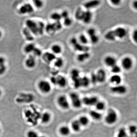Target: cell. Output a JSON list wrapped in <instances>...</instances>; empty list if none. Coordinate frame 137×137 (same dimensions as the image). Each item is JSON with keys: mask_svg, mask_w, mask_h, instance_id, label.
Segmentation results:
<instances>
[{"mask_svg": "<svg viewBox=\"0 0 137 137\" xmlns=\"http://www.w3.org/2000/svg\"><path fill=\"white\" fill-rule=\"evenodd\" d=\"M118 116L116 111L113 109H110L107 111L105 117V121L107 124L112 125L116 123Z\"/></svg>", "mask_w": 137, "mask_h": 137, "instance_id": "1", "label": "cell"}, {"mask_svg": "<svg viewBox=\"0 0 137 137\" xmlns=\"http://www.w3.org/2000/svg\"><path fill=\"white\" fill-rule=\"evenodd\" d=\"M121 67L126 71L131 70L133 67L134 61L129 56H126L122 59L121 61Z\"/></svg>", "mask_w": 137, "mask_h": 137, "instance_id": "2", "label": "cell"}, {"mask_svg": "<svg viewBox=\"0 0 137 137\" xmlns=\"http://www.w3.org/2000/svg\"><path fill=\"white\" fill-rule=\"evenodd\" d=\"M37 86L40 91L44 94L49 93L52 90L51 83L47 80H40L38 83Z\"/></svg>", "mask_w": 137, "mask_h": 137, "instance_id": "3", "label": "cell"}, {"mask_svg": "<svg viewBox=\"0 0 137 137\" xmlns=\"http://www.w3.org/2000/svg\"><path fill=\"white\" fill-rule=\"evenodd\" d=\"M70 97L71 100L72 105L74 108L79 109L82 106V100L79 96L76 93L72 92L70 94Z\"/></svg>", "mask_w": 137, "mask_h": 137, "instance_id": "4", "label": "cell"}, {"mask_svg": "<svg viewBox=\"0 0 137 137\" xmlns=\"http://www.w3.org/2000/svg\"><path fill=\"white\" fill-rule=\"evenodd\" d=\"M26 28L34 35H39L38 23L34 20L28 19L26 22Z\"/></svg>", "mask_w": 137, "mask_h": 137, "instance_id": "5", "label": "cell"}, {"mask_svg": "<svg viewBox=\"0 0 137 137\" xmlns=\"http://www.w3.org/2000/svg\"><path fill=\"white\" fill-rule=\"evenodd\" d=\"M57 102L58 105L63 109L67 110L70 108V102L64 95L59 96L57 98Z\"/></svg>", "mask_w": 137, "mask_h": 137, "instance_id": "6", "label": "cell"}, {"mask_svg": "<svg viewBox=\"0 0 137 137\" xmlns=\"http://www.w3.org/2000/svg\"><path fill=\"white\" fill-rule=\"evenodd\" d=\"M117 39H123L125 38L127 35V30L125 28L122 26L117 27L113 29Z\"/></svg>", "mask_w": 137, "mask_h": 137, "instance_id": "7", "label": "cell"}, {"mask_svg": "<svg viewBox=\"0 0 137 137\" xmlns=\"http://www.w3.org/2000/svg\"><path fill=\"white\" fill-rule=\"evenodd\" d=\"M101 4V1L98 0H92L89 1L84 3L83 4V7L85 10H91L93 9L97 8L100 6Z\"/></svg>", "mask_w": 137, "mask_h": 137, "instance_id": "8", "label": "cell"}, {"mask_svg": "<svg viewBox=\"0 0 137 137\" xmlns=\"http://www.w3.org/2000/svg\"><path fill=\"white\" fill-rule=\"evenodd\" d=\"M34 11V7L29 3L25 4L21 6L18 10L19 13L21 15L30 14L33 13Z\"/></svg>", "mask_w": 137, "mask_h": 137, "instance_id": "9", "label": "cell"}, {"mask_svg": "<svg viewBox=\"0 0 137 137\" xmlns=\"http://www.w3.org/2000/svg\"><path fill=\"white\" fill-rule=\"evenodd\" d=\"M110 91L112 93L119 95H124L127 91V88L125 86L120 85L113 86L110 88Z\"/></svg>", "mask_w": 137, "mask_h": 137, "instance_id": "10", "label": "cell"}, {"mask_svg": "<svg viewBox=\"0 0 137 137\" xmlns=\"http://www.w3.org/2000/svg\"><path fill=\"white\" fill-rule=\"evenodd\" d=\"M98 98L96 96H92L90 97H85L82 100V104L88 106H94L98 101Z\"/></svg>", "mask_w": 137, "mask_h": 137, "instance_id": "11", "label": "cell"}, {"mask_svg": "<svg viewBox=\"0 0 137 137\" xmlns=\"http://www.w3.org/2000/svg\"><path fill=\"white\" fill-rule=\"evenodd\" d=\"M98 83H103L106 81L107 78V74L105 70L99 68L96 73Z\"/></svg>", "mask_w": 137, "mask_h": 137, "instance_id": "12", "label": "cell"}, {"mask_svg": "<svg viewBox=\"0 0 137 137\" xmlns=\"http://www.w3.org/2000/svg\"><path fill=\"white\" fill-rule=\"evenodd\" d=\"M117 61L116 58L112 55L106 56L104 59V64L109 67H112L117 64Z\"/></svg>", "mask_w": 137, "mask_h": 137, "instance_id": "13", "label": "cell"}, {"mask_svg": "<svg viewBox=\"0 0 137 137\" xmlns=\"http://www.w3.org/2000/svg\"><path fill=\"white\" fill-rule=\"evenodd\" d=\"M91 57L89 52L79 53L76 56L77 61L80 63H84L88 60Z\"/></svg>", "mask_w": 137, "mask_h": 137, "instance_id": "14", "label": "cell"}, {"mask_svg": "<svg viewBox=\"0 0 137 137\" xmlns=\"http://www.w3.org/2000/svg\"><path fill=\"white\" fill-rule=\"evenodd\" d=\"M93 13L91 10H85L82 21L86 25L92 22L93 18Z\"/></svg>", "mask_w": 137, "mask_h": 137, "instance_id": "15", "label": "cell"}, {"mask_svg": "<svg viewBox=\"0 0 137 137\" xmlns=\"http://www.w3.org/2000/svg\"><path fill=\"white\" fill-rule=\"evenodd\" d=\"M36 64V57L33 55L29 56L25 60V65L29 68H32L34 67Z\"/></svg>", "mask_w": 137, "mask_h": 137, "instance_id": "16", "label": "cell"}, {"mask_svg": "<svg viewBox=\"0 0 137 137\" xmlns=\"http://www.w3.org/2000/svg\"><path fill=\"white\" fill-rule=\"evenodd\" d=\"M72 47L75 51L79 52V53L89 52L90 50V48L88 45H82L79 43V42Z\"/></svg>", "mask_w": 137, "mask_h": 137, "instance_id": "17", "label": "cell"}, {"mask_svg": "<svg viewBox=\"0 0 137 137\" xmlns=\"http://www.w3.org/2000/svg\"><path fill=\"white\" fill-rule=\"evenodd\" d=\"M42 55L43 60L48 63L53 62L56 58V56L53 54L52 52H46Z\"/></svg>", "mask_w": 137, "mask_h": 137, "instance_id": "18", "label": "cell"}, {"mask_svg": "<svg viewBox=\"0 0 137 137\" xmlns=\"http://www.w3.org/2000/svg\"><path fill=\"white\" fill-rule=\"evenodd\" d=\"M110 82L113 86L121 84L122 81V78L119 74H113L109 79Z\"/></svg>", "mask_w": 137, "mask_h": 137, "instance_id": "19", "label": "cell"}, {"mask_svg": "<svg viewBox=\"0 0 137 137\" xmlns=\"http://www.w3.org/2000/svg\"><path fill=\"white\" fill-rule=\"evenodd\" d=\"M67 85V79L64 76L59 75L56 76V85L61 88H64Z\"/></svg>", "mask_w": 137, "mask_h": 137, "instance_id": "20", "label": "cell"}, {"mask_svg": "<svg viewBox=\"0 0 137 137\" xmlns=\"http://www.w3.org/2000/svg\"><path fill=\"white\" fill-rule=\"evenodd\" d=\"M85 10L82 7H79L76 9L74 12V17L77 21H82L85 12Z\"/></svg>", "mask_w": 137, "mask_h": 137, "instance_id": "21", "label": "cell"}, {"mask_svg": "<svg viewBox=\"0 0 137 137\" xmlns=\"http://www.w3.org/2000/svg\"><path fill=\"white\" fill-rule=\"evenodd\" d=\"M104 38L107 41L110 42H114L117 39L113 30H109L104 35Z\"/></svg>", "mask_w": 137, "mask_h": 137, "instance_id": "22", "label": "cell"}, {"mask_svg": "<svg viewBox=\"0 0 137 137\" xmlns=\"http://www.w3.org/2000/svg\"><path fill=\"white\" fill-rule=\"evenodd\" d=\"M77 39L79 42L82 45H87L89 43L88 37L85 34H80L79 35Z\"/></svg>", "mask_w": 137, "mask_h": 137, "instance_id": "23", "label": "cell"}, {"mask_svg": "<svg viewBox=\"0 0 137 137\" xmlns=\"http://www.w3.org/2000/svg\"><path fill=\"white\" fill-rule=\"evenodd\" d=\"M52 119V116L51 114L49 112H45L43 113L41 115V122L43 124H47L49 123Z\"/></svg>", "mask_w": 137, "mask_h": 137, "instance_id": "24", "label": "cell"}, {"mask_svg": "<svg viewBox=\"0 0 137 137\" xmlns=\"http://www.w3.org/2000/svg\"><path fill=\"white\" fill-rule=\"evenodd\" d=\"M51 51L54 55H59L62 52V47L60 45L58 44H55L52 45L51 47Z\"/></svg>", "mask_w": 137, "mask_h": 137, "instance_id": "25", "label": "cell"}, {"mask_svg": "<svg viewBox=\"0 0 137 137\" xmlns=\"http://www.w3.org/2000/svg\"><path fill=\"white\" fill-rule=\"evenodd\" d=\"M89 115L94 120H99L101 119L102 116L101 113L97 110H92L89 112Z\"/></svg>", "mask_w": 137, "mask_h": 137, "instance_id": "26", "label": "cell"}, {"mask_svg": "<svg viewBox=\"0 0 137 137\" xmlns=\"http://www.w3.org/2000/svg\"><path fill=\"white\" fill-rule=\"evenodd\" d=\"M53 62L55 67L57 68H61L64 64V59L61 57H56Z\"/></svg>", "mask_w": 137, "mask_h": 137, "instance_id": "27", "label": "cell"}, {"mask_svg": "<svg viewBox=\"0 0 137 137\" xmlns=\"http://www.w3.org/2000/svg\"><path fill=\"white\" fill-rule=\"evenodd\" d=\"M80 71L77 68H73L70 72V76L73 81L79 79L80 77Z\"/></svg>", "mask_w": 137, "mask_h": 137, "instance_id": "28", "label": "cell"}, {"mask_svg": "<svg viewBox=\"0 0 137 137\" xmlns=\"http://www.w3.org/2000/svg\"><path fill=\"white\" fill-rule=\"evenodd\" d=\"M59 133L62 136H66L70 135L71 132L70 129L67 126H62L59 128Z\"/></svg>", "mask_w": 137, "mask_h": 137, "instance_id": "29", "label": "cell"}, {"mask_svg": "<svg viewBox=\"0 0 137 137\" xmlns=\"http://www.w3.org/2000/svg\"><path fill=\"white\" fill-rule=\"evenodd\" d=\"M80 83L81 87H88L90 83L89 77L86 76H83L82 77H80Z\"/></svg>", "mask_w": 137, "mask_h": 137, "instance_id": "30", "label": "cell"}, {"mask_svg": "<svg viewBox=\"0 0 137 137\" xmlns=\"http://www.w3.org/2000/svg\"><path fill=\"white\" fill-rule=\"evenodd\" d=\"M35 44L33 43H29L25 46L24 48V52L26 54L32 53L33 51L36 48Z\"/></svg>", "mask_w": 137, "mask_h": 137, "instance_id": "31", "label": "cell"}, {"mask_svg": "<svg viewBox=\"0 0 137 137\" xmlns=\"http://www.w3.org/2000/svg\"><path fill=\"white\" fill-rule=\"evenodd\" d=\"M45 30L48 34L52 36L56 32L53 23H50L45 26Z\"/></svg>", "mask_w": 137, "mask_h": 137, "instance_id": "32", "label": "cell"}, {"mask_svg": "<svg viewBox=\"0 0 137 137\" xmlns=\"http://www.w3.org/2000/svg\"><path fill=\"white\" fill-rule=\"evenodd\" d=\"M71 128L76 132H79L81 129V126L78 120H74L71 123Z\"/></svg>", "mask_w": 137, "mask_h": 137, "instance_id": "33", "label": "cell"}, {"mask_svg": "<svg viewBox=\"0 0 137 137\" xmlns=\"http://www.w3.org/2000/svg\"><path fill=\"white\" fill-rule=\"evenodd\" d=\"M78 120L81 126H86L89 123V119L86 116H83L80 117Z\"/></svg>", "mask_w": 137, "mask_h": 137, "instance_id": "34", "label": "cell"}, {"mask_svg": "<svg viewBox=\"0 0 137 137\" xmlns=\"http://www.w3.org/2000/svg\"><path fill=\"white\" fill-rule=\"evenodd\" d=\"M50 19L54 22L60 21L62 19L60 13L54 12L50 15Z\"/></svg>", "mask_w": 137, "mask_h": 137, "instance_id": "35", "label": "cell"}, {"mask_svg": "<svg viewBox=\"0 0 137 137\" xmlns=\"http://www.w3.org/2000/svg\"><path fill=\"white\" fill-rule=\"evenodd\" d=\"M95 106L96 110L98 111H102L104 110L106 108L105 103L102 101H98Z\"/></svg>", "mask_w": 137, "mask_h": 137, "instance_id": "36", "label": "cell"}, {"mask_svg": "<svg viewBox=\"0 0 137 137\" xmlns=\"http://www.w3.org/2000/svg\"><path fill=\"white\" fill-rule=\"evenodd\" d=\"M88 38L89 43H90L93 45H96L98 44L100 40V38L97 34L90 37H88Z\"/></svg>", "mask_w": 137, "mask_h": 137, "instance_id": "37", "label": "cell"}, {"mask_svg": "<svg viewBox=\"0 0 137 137\" xmlns=\"http://www.w3.org/2000/svg\"><path fill=\"white\" fill-rule=\"evenodd\" d=\"M122 70V68L121 66L118 65L117 64L110 68L111 73L113 74H119Z\"/></svg>", "mask_w": 137, "mask_h": 137, "instance_id": "38", "label": "cell"}, {"mask_svg": "<svg viewBox=\"0 0 137 137\" xmlns=\"http://www.w3.org/2000/svg\"><path fill=\"white\" fill-rule=\"evenodd\" d=\"M63 22L62 24L63 26L66 27H70L73 24V21L72 18L69 17L63 19Z\"/></svg>", "mask_w": 137, "mask_h": 137, "instance_id": "39", "label": "cell"}, {"mask_svg": "<svg viewBox=\"0 0 137 137\" xmlns=\"http://www.w3.org/2000/svg\"><path fill=\"white\" fill-rule=\"evenodd\" d=\"M86 36L89 37L97 34L96 29L94 27H90L86 30Z\"/></svg>", "mask_w": 137, "mask_h": 137, "instance_id": "40", "label": "cell"}, {"mask_svg": "<svg viewBox=\"0 0 137 137\" xmlns=\"http://www.w3.org/2000/svg\"><path fill=\"white\" fill-rule=\"evenodd\" d=\"M117 137H127V132L125 128L119 129L117 133Z\"/></svg>", "mask_w": 137, "mask_h": 137, "instance_id": "41", "label": "cell"}, {"mask_svg": "<svg viewBox=\"0 0 137 137\" xmlns=\"http://www.w3.org/2000/svg\"><path fill=\"white\" fill-rule=\"evenodd\" d=\"M23 31L24 35H25L27 39L29 40H31L33 39V37L31 35V34H32L27 28L24 29Z\"/></svg>", "mask_w": 137, "mask_h": 137, "instance_id": "42", "label": "cell"}, {"mask_svg": "<svg viewBox=\"0 0 137 137\" xmlns=\"http://www.w3.org/2000/svg\"><path fill=\"white\" fill-rule=\"evenodd\" d=\"M43 3L40 0H34L33 1L34 6L37 9L42 8L43 6Z\"/></svg>", "mask_w": 137, "mask_h": 137, "instance_id": "43", "label": "cell"}, {"mask_svg": "<svg viewBox=\"0 0 137 137\" xmlns=\"http://www.w3.org/2000/svg\"><path fill=\"white\" fill-rule=\"evenodd\" d=\"M53 23V25H54L56 32L61 30L63 25H62V23L61 22V21H60L54 22Z\"/></svg>", "mask_w": 137, "mask_h": 137, "instance_id": "44", "label": "cell"}, {"mask_svg": "<svg viewBox=\"0 0 137 137\" xmlns=\"http://www.w3.org/2000/svg\"><path fill=\"white\" fill-rule=\"evenodd\" d=\"M32 53L33 54V55L35 57H39L42 55V50L36 47Z\"/></svg>", "mask_w": 137, "mask_h": 137, "instance_id": "45", "label": "cell"}, {"mask_svg": "<svg viewBox=\"0 0 137 137\" xmlns=\"http://www.w3.org/2000/svg\"><path fill=\"white\" fill-rule=\"evenodd\" d=\"M27 137H39L38 133L34 130H30L27 133Z\"/></svg>", "mask_w": 137, "mask_h": 137, "instance_id": "46", "label": "cell"}, {"mask_svg": "<svg viewBox=\"0 0 137 137\" xmlns=\"http://www.w3.org/2000/svg\"><path fill=\"white\" fill-rule=\"evenodd\" d=\"M89 78L90 83H92L93 84H96L98 83L96 73H92L90 76V77Z\"/></svg>", "mask_w": 137, "mask_h": 137, "instance_id": "47", "label": "cell"}, {"mask_svg": "<svg viewBox=\"0 0 137 137\" xmlns=\"http://www.w3.org/2000/svg\"><path fill=\"white\" fill-rule=\"evenodd\" d=\"M128 131L131 134H135L137 132V127L134 125H131L129 127Z\"/></svg>", "mask_w": 137, "mask_h": 137, "instance_id": "48", "label": "cell"}, {"mask_svg": "<svg viewBox=\"0 0 137 137\" xmlns=\"http://www.w3.org/2000/svg\"><path fill=\"white\" fill-rule=\"evenodd\" d=\"M109 2L111 5L115 7L119 6L121 5L122 3L121 0H110Z\"/></svg>", "mask_w": 137, "mask_h": 137, "instance_id": "49", "label": "cell"}, {"mask_svg": "<svg viewBox=\"0 0 137 137\" xmlns=\"http://www.w3.org/2000/svg\"><path fill=\"white\" fill-rule=\"evenodd\" d=\"M7 68V67L5 64L0 65V76L4 75L6 73Z\"/></svg>", "mask_w": 137, "mask_h": 137, "instance_id": "50", "label": "cell"}, {"mask_svg": "<svg viewBox=\"0 0 137 137\" xmlns=\"http://www.w3.org/2000/svg\"><path fill=\"white\" fill-rule=\"evenodd\" d=\"M132 39L134 42L135 43H137V30L136 29L133 30L132 33Z\"/></svg>", "mask_w": 137, "mask_h": 137, "instance_id": "51", "label": "cell"}, {"mask_svg": "<svg viewBox=\"0 0 137 137\" xmlns=\"http://www.w3.org/2000/svg\"><path fill=\"white\" fill-rule=\"evenodd\" d=\"M62 19H64L65 18L70 16V14L68 11L67 10H63L60 13Z\"/></svg>", "mask_w": 137, "mask_h": 137, "instance_id": "52", "label": "cell"}, {"mask_svg": "<svg viewBox=\"0 0 137 137\" xmlns=\"http://www.w3.org/2000/svg\"><path fill=\"white\" fill-rule=\"evenodd\" d=\"M78 42V39L75 37H71L70 40V42L72 46L74 45L76 43Z\"/></svg>", "mask_w": 137, "mask_h": 137, "instance_id": "53", "label": "cell"}, {"mask_svg": "<svg viewBox=\"0 0 137 137\" xmlns=\"http://www.w3.org/2000/svg\"><path fill=\"white\" fill-rule=\"evenodd\" d=\"M50 82L53 85H56V77L53 76L50 78Z\"/></svg>", "mask_w": 137, "mask_h": 137, "instance_id": "54", "label": "cell"}, {"mask_svg": "<svg viewBox=\"0 0 137 137\" xmlns=\"http://www.w3.org/2000/svg\"><path fill=\"white\" fill-rule=\"evenodd\" d=\"M132 6L133 9L135 10H137V1H134L132 4Z\"/></svg>", "mask_w": 137, "mask_h": 137, "instance_id": "55", "label": "cell"}, {"mask_svg": "<svg viewBox=\"0 0 137 137\" xmlns=\"http://www.w3.org/2000/svg\"><path fill=\"white\" fill-rule=\"evenodd\" d=\"M6 59L3 56H0V65L5 64Z\"/></svg>", "mask_w": 137, "mask_h": 137, "instance_id": "56", "label": "cell"}, {"mask_svg": "<svg viewBox=\"0 0 137 137\" xmlns=\"http://www.w3.org/2000/svg\"><path fill=\"white\" fill-rule=\"evenodd\" d=\"M3 32L0 30V39H1V38H2V37H3Z\"/></svg>", "mask_w": 137, "mask_h": 137, "instance_id": "57", "label": "cell"}, {"mask_svg": "<svg viewBox=\"0 0 137 137\" xmlns=\"http://www.w3.org/2000/svg\"><path fill=\"white\" fill-rule=\"evenodd\" d=\"M2 92L1 91V89H0V97L2 95Z\"/></svg>", "mask_w": 137, "mask_h": 137, "instance_id": "58", "label": "cell"}, {"mask_svg": "<svg viewBox=\"0 0 137 137\" xmlns=\"http://www.w3.org/2000/svg\"><path fill=\"white\" fill-rule=\"evenodd\" d=\"M39 137H45V136H43V135H42V136H39Z\"/></svg>", "mask_w": 137, "mask_h": 137, "instance_id": "59", "label": "cell"}, {"mask_svg": "<svg viewBox=\"0 0 137 137\" xmlns=\"http://www.w3.org/2000/svg\"><path fill=\"white\" fill-rule=\"evenodd\" d=\"M1 128H0V134H1Z\"/></svg>", "mask_w": 137, "mask_h": 137, "instance_id": "60", "label": "cell"}]
</instances>
